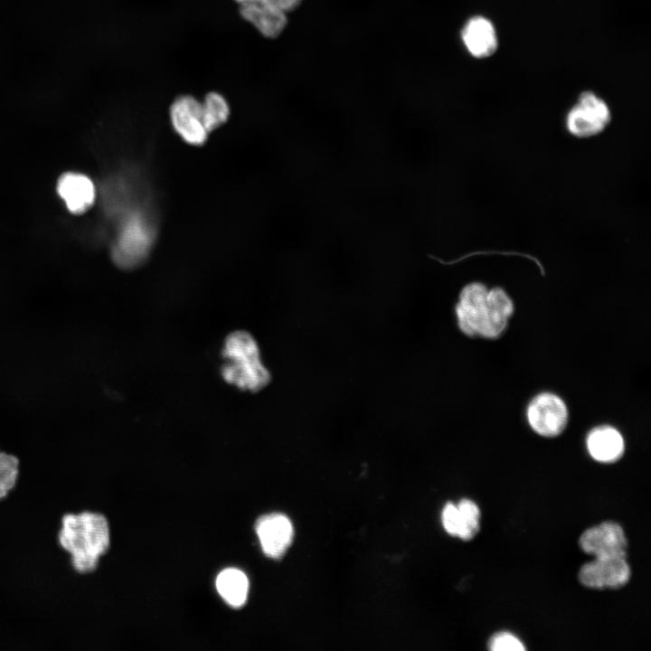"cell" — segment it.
<instances>
[{
    "instance_id": "5b68a950",
    "label": "cell",
    "mask_w": 651,
    "mask_h": 651,
    "mask_svg": "<svg viewBox=\"0 0 651 651\" xmlns=\"http://www.w3.org/2000/svg\"><path fill=\"white\" fill-rule=\"evenodd\" d=\"M152 227L138 213L132 214L123 224L112 257L121 268H133L146 256L152 244Z\"/></svg>"
},
{
    "instance_id": "5bb4252c",
    "label": "cell",
    "mask_w": 651,
    "mask_h": 651,
    "mask_svg": "<svg viewBox=\"0 0 651 651\" xmlns=\"http://www.w3.org/2000/svg\"><path fill=\"white\" fill-rule=\"evenodd\" d=\"M587 448L596 461L613 463L623 456L625 444L618 429L611 426H599L589 433Z\"/></svg>"
},
{
    "instance_id": "44dd1931",
    "label": "cell",
    "mask_w": 651,
    "mask_h": 651,
    "mask_svg": "<svg viewBox=\"0 0 651 651\" xmlns=\"http://www.w3.org/2000/svg\"><path fill=\"white\" fill-rule=\"evenodd\" d=\"M234 1L238 5L244 4V3H250V2H259V3L271 5L278 9H280L288 14V12L295 10L300 5L302 0H234Z\"/></svg>"
},
{
    "instance_id": "9a60e30c",
    "label": "cell",
    "mask_w": 651,
    "mask_h": 651,
    "mask_svg": "<svg viewBox=\"0 0 651 651\" xmlns=\"http://www.w3.org/2000/svg\"><path fill=\"white\" fill-rule=\"evenodd\" d=\"M216 589L222 599L232 608H241L247 600L249 580L240 570L230 568L219 573Z\"/></svg>"
},
{
    "instance_id": "8992f818",
    "label": "cell",
    "mask_w": 651,
    "mask_h": 651,
    "mask_svg": "<svg viewBox=\"0 0 651 651\" xmlns=\"http://www.w3.org/2000/svg\"><path fill=\"white\" fill-rule=\"evenodd\" d=\"M526 415L533 431L547 438L560 435L568 422L566 404L559 396L552 392L536 395L530 401Z\"/></svg>"
},
{
    "instance_id": "52a82bcc",
    "label": "cell",
    "mask_w": 651,
    "mask_h": 651,
    "mask_svg": "<svg viewBox=\"0 0 651 651\" xmlns=\"http://www.w3.org/2000/svg\"><path fill=\"white\" fill-rule=\"evenodd\" d=\"M627 557H603L583 564L579 571L580 582L590 589H618L630 579Z\"/></svg>"
},
{
    "instance_id": "ffe728a7",
    "label": "cell",
    "mask_w": 651,
    "mask_h": 651,
    "mask_svg": "<svg viewBox=\"0 0 651 651\" xmlns=\"http://www.w3.org/2000/svg\"><path fill=\"white\" fill-rule=\"evenodd\" d=\"M442 525L446 532L452 535L457 536L458 530V512L457 505L448 503L441 514Z\"/></svg>"
},
{
    "instance_id": "7a4b0ae2",
    "label": "cell",
    "mask_w": 651,
    "mask_h": 651,
    "mask_svg": "<svg viewBox=\"0 0 651 651\" xmlns=\"http://www.w3.org/2000/svg\"><path fill=\"white\" fill-rule=\"evenodd\" d=\"M514 313V303L499 287L488 289L481 282L466 285L456 305L458 325L467 336L499 337Z\"/></svg>"
},
{
    "instance_id": "ba28073f",
    "label": "cell",
    "mask_w": 651,
    "mask_h": 651,
    "mask_svg": "<svg viewBox=\"0 0 651 651\" xmlns=\"http://www.w3.org/2000/svg\"><path fill=\"white\" fill-rule=\"evenodd\" d=\"M579 543L583 552L595 558L627 557V541L624 530L612 521L584 531Z\"/></svg>"
},
{
    "instance_id": "9c48e42d",
    "label": "cell",
    "mask_w": 651,
    "mask_h": 651,
    "mask_svg": "<svg viewBox=\"0 0 651 651\" xmlns=\"http://www.w3.org/2000/svg\"><path fill=\"white\" fill-rule=\"evenodd\" d=\"M170 118L175 130L188 144L201 146L206 141L202 104L193 96L177 97L170 107Z\"/></svg>"
},
{
    "instance_id": "3957f363",
    "label": "cell",
    "mask_w": 651,
    "mask_h": 651,
    "mask_svg": "<svg viewBox=\"0 0 651 651\" xmlns=\"http://www.w3.org/2000/svg\"><path fill=\"white\" fill-rule=\"evenodd\" d=\"M222 368L223 378L241 389L258 391L269 380V373L259 359L254 339L245 332H236L225 341Z\"/></svg>"
},
{
    "instance_id": "8fae6325",
    "label": "cell",
    "mask_w": 651,
    "mask_h": 651,
    "mask_svg": "<svg viewBox=\"0 0 651 651\" xmlns=\"http://www.w3.org/2000/svg\"><path fill=\"white\" fill-rule=\"evenodd\" d=\"M238 5L240 16L266 38H277L287 26V13L280 9L259 2Z\"/></svg>"
},
{
    "instance_id": "4fadbf2b",
    "label": "cell",
    "mask_w": 651,
    "mask_h": 651,
    "mask_svg": "<svg viewBox=\"0 0 651 651\" xmlns=\"http://www.w3.org/2000/svg\"><path fill=\"white\" fill-rule=\"evenodd\" d=\"M462 40L470 54L483 59L493 55L498 47V40L493 24L483 16H474L462 30Z\"/></svg>"
},
{
    "instance_id": "ac0fdd59",
    "label": "cell",
    "mask_w": 651,
    "mask_h": 651,
    "mask_svg": "<svg viewBox=\"0 0 651 651\" xmlns=\"http://www.w3.org/2000/svg\"><path fill=\"white\" fill-rule=\"evenodd\" d=\"M20 471L19 458L0 450V500L6 497L14 488Z\"/></svg>"
},
{
    "instance_id": "30bf717a",
    "label": "cell",
    "mask_w": 651,
    "mask_h": 651,
    "mask_svg": "<svg viewBox=\"0 0 651 651\" xmlns=\"http://www.w3.org/2000/svg\"><path fill=\"white\" fill-rule=\"evenodd\" d=\"M262 552L272 559L281 558L289 548L294 529L290 520L282 514L259 517L255 525Z\"/></svg>"
},
{
    "instance_id": "d6986e66",
    "label": "cell",
    "mask_w": 651,
    "mask_h": 651,
    "mask_svg": "<svg viewBox=\"0 0 651 651\" xmlns=\"http://www.w3.org/2000/svg\"><path fill=\"white\" fill-rule=\"evenodd\" d=\"M488 648L492 651H524L522 641L509 632H499L491 637Z\"/></svg>"
},
{
    "instance_id": "2e32d148",
    "label": "cell",
    "mask_w": 651,
    "mask_h": 651,
    "mask_svg": "<svg viewBox=\"0 0 651 651\" xmlns=\"http://www.w3.org/2000/svg\"><path fill=\"white\" fill-rule=\"evenodd\" d=\"M201 104L203 121L208 134L224 124L229 118L230 106L221 93L208 92Z\"/></svg>"
},
{
    "instance_id": "7c38bea8",
    "label": "cell",
    "mask_w": 651,
    "mask_h": 651,
    "mask_svg": "<svg viewBox=\"0 0 651 651\" xmlns=\"http://www.w3.org/2000/svg\"><path fill=\"white\" fill-rule=\"evenodd\" d=\"M57 190L67 208L73 213L86 212L95 200L93 183L81 174H64L58 181Z\"/></svg>"
},
{
    "instance_id": "6da1fadb",
    "label": "cell",
    "mask_w": 651,
    "mask_h": 651,
    "mask_svg": "<svg viewBox=\"0 0 651 651\" xmlns=\"http://www.w3.org/2000/svg\"><path fill=\"white\" fill-rule=\"evenodd\" d=\"M57 542L69 554L75 572L92 573L110 546L108 521L103 514L90 510L66 513L61 518Z\"/></svg>"
},
{
    "instance_id": "e0dca14e",
    "label": "cell",
    "mask_w": 651,
    "mask_h": 651,
    "mask_svg": "<svg viewBox=\"0 0 651 651\" xmlns=\"http://www.w3.org/2000/svg\"><path fill=\"white\" fill-rule=\"evenodd\" d=\"M458 530L457 537L463 541L473 539L479 531L480 510L470 499L464 498L457 505Z\"/></svg>"
},
{
    "instance_id": "277c9868",
    "label": "cell",
    "mask_w": 651,
    "mask_h": 651,
    "mask_svg": "<svg viewBox=\"0 0 651 651\" xmlns=\"http://www.w3.org/2000/svg\"><path fill=\"white\" fill-rule=\"evenodd\" d=\"M611 113L608 104L591 91L582 92L569 110L566 127L571 135L586 138L600 134L609 124Z\"/></svg>"
}]
</instances>
